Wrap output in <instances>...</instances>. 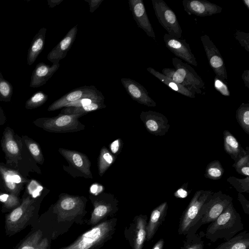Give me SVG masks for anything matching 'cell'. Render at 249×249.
<instances>
[{
  "label": "cell",
  "mask_w": 249,
  "mask_h": 249,
  "mask_svg": "<svg viewBox=\"0 0 249 249\" xmlns=\"http://www.w3.org/2000/svg\"><path fill=\"white\" fill-rule=\"evenodd\" d=\"M227 181L238 193H249V177H246L244 178H239L235 177H230L227 178Z\"/></svg>",
  "instance_id": "cell-36"
},
{
  "label": "cell",
  "mask_w": 249,
  "mask_h": 249,
  "mask_svg": "<svg viewBox=\"0 0 249 249\" xmlns=\"http://www.w3.org/2000/svg\"><path fill=\"white\" fill-rule=\"evenodd\" d=\"M77 25L71 28L62 40L49 52L47 58L53 64L59 63L64 58L76 38Z\"/></svg>",
  "instance_id": "cell-20"
},
{
  "label": "cell",
  "mask_w": 249,
  "mask_h": 249,
  "mask_svg": "<svg viewBox=\"0 0 249 249\" xmlns=\"http://www.w3.org/2000/svg\"><path fill=\"white\" fill-rule=\"evenodd\" d=\"M155 15L168 34L180 38L182 30L174 12L163 0H152Z\"/></svg>",
  "instance_id": "cell-10"
},
{
  "label": "cell",
  "mask_w": 249,
  "mask_h": 249,
  "mask_svg": "<svg viewBox=\"0 0 249 249\" xmlns=\"http://www.w3.org/2000/svg\"><path fill=\"white\" fill-rule=\"evenodd\" d=\"M106 107L104 101H96L89 105L78 107H65L61 110L60 114H85L88 112Z\"/></svg>",
  "instance_id": "cell-29"
},
{
  "label": "cell",
  "mask_w": 249,
  "mask_h": 249,
  "mask_svg": "<svg viewBox=\"0 0 249 249\" xmlns=\"http://www.w3.org/2000/svg\"><path fill=\"white\" fill-rule=\"evenodd\" d=\"M85 114H60L53 117L37 118L33 124L44 130L53 133H68L83 130L85 125L79 119Z\"/></svg>",
  "instance_id": "cell-3"
},
{
  "label": "cell",
  "mask_w": 249,
  "mask_h": 249,
  "mask_svg": "<svg viewBox=\"0 0 249 249\" xmlns=\"http://www.w3.org/2000/svg\"><path fill=\"white\" fill-rule=\"evenodd\" d=\"M128 5L138 26L143 30L148 36L156 39V35L148 17L143 0H129Z\"/></svg>",
  "instance_id": "cell-18"
},
{
  "label": "cell",
  "mask_w": 249,
  "mask_h": 249,
  "mask_svg": "<svg viewBox=\"0 0 249 249\" xmlns=\"http://www.w3.org/2000/svg\"><path fill=\"white\" fill-rule=\"evenodd\" d=\"M121 82L133 100L149 107L157 106L156 102L149 95L146 89L138 82L128 78H122Z\"/></svg>",
  "instance_id": "cell-17"
},
{
  "label": "cell",
  "mask_w": 249,
  "mask_h": 249,
  "mask_svg": "<svg viewBox=\"0 0 249 249\" xmlns=\"http://www.w3.org/2000/svg\"><path fill=\"white\" fill-rule=\"evenodd\" d=\"M115 159L106 146L102 147L98 158V173L101 177L111 165Z\"/></svg>",
  "instance_id": "cell-33"
},
{
  "label": "cell",
  "mask_w": 249,
  "mask_h": 249,
  "mask_svg": "<svg viewBox=\"0 0 249 249\" xmlns=\"http://www.w3.org/2000/svg\"><path fill=\"white\" fill-rule=\"evenodd\" d=\"M209 65L216 75L224 81L228 79L226 67L219 51L207 35L200 36Z\"/></svg>",
  "instance_id": "cell-14"
},
{
  "label": "cell",
  "mask_w": 249,
  "mask_h": 249,
  "mask_svg": "<svg viewBox=\"0 0 249 249\" xmlns=\"http://www.w3.org/2000/svg\"><path fill=\"white\" fill-rule=\"evenodd\" d=\"M140 116L147 130L155 136L165 135L170 126L166 117L160 112L142 111Z\"/></svg>",
  "instance_id": "cell-15"
},
{
  "label": "cell",
  "mask_w": 249,
  "mask_h": 249,
  "mask_svg": "<svg viewBox=\"0 0 249 249\" xmlns=\"http://www.w3.org/2000/svg\"><path fill=\"white\" fill-rule=\"evenodd\" d=\"M243 229L241 217L231 202L215 220L210 223L206 230L205 236L213 242L219 239L227 241Z\"/></svg>",
  "instance_id": "cell-1"
},
{
  "label": "cell",
  "mask_w": 249,
  "mask_h": 249,
  "mask_svg": "<svg viewBox=\"0 0 249 249\" xmlns=\"http://www.w3.org/2000/svg\"><path fill=\"white\" fill-rule=\"evenodd\" d=\"M83 98L104 101L102 93L94 86H84L74 89L53 102L48 108L52 111L64 107L67 104Z\"/></svg>",
  "instance_id": "cell-11"
},
{
  "label": "cell",
  "mask_w": 249,
  "mask_h": 249,
  "mask_svg": "<svg viewBox=\"0 0 249 249\" xmlns=\"http://www.w3.org/2000/svg\"><path fill=\"white\" fill-rule=\"evenodd\" d=\"M96 101L95 100L89 99V98H83L79 99L78 100H77L76 101L70 103L67 105L65 107H81L83 106H86L88 105H89L91 103H92L93 102Z\"/></svg>",
  "instance_id": "cell-45"
},
{
  "label": "cell",
  "mask_w": 249,
  "mask_h": 249,
  "mask_svg": "<svg viewBox=\"0 0 249 249\" xmlns=\"http://www.w3.org/2000/svg\"><path fill=\"white\" fill-rule=\"evenodd\" d=\"M47 29L41 28L34 36L27 53V61L29 66L36 60L39 54L42 51L45 44Z\"/></svg>",
  "instance_id": "cell-24"
},
{
  "label": "cell",
  "mask_w": 249,
  "mask_h": 249,
  "mask_svg": "<svg viewBox=\"0 0 249 249\" xmlns=\"http://www.w3.org/2000/svg\"><path fill=\"white\" fill-rule=\"evenodd\" d=\"M234 37L245 49L249 52V33L237 30L234 34Z\"/></svg>",
  "instance_id": "cell-42"
},
{
  "label": "cell",
  "mask_w": 249,
  "mask_h": 249,
  "mask_svg": "<svg viewBox=\"0 0 249 249\" xmlns=\"http://www.w3.org/2000/svg\"><path fill=\"white\" fill-rule=\"evenodd\" d=\"M60 67L59 63L48 65L43 62L36 65L33 71L30 86L32 88L40 87L52 77Z\"/></svg>",
  "instance_id": "cell-21"
},
{
  "label": "cell",
  "mask_w": 249,
  "mask_h": 249,
  "mask_svg": "<svg viewBox=\"0 0 249 249\" xmlns=\"http://www.w3.org/2000/svg\"><path fill=\"white\" fill-rule=\"evenodd\" d=\"M173 68H164L162 73L181 85L195 94H201L205 84L195 70L188 63L174 57L172 59Z\"/></svg>",
  "instance_id": "cell-2"
},
{
  "label": "cell",
  "mask_w": 249,
  "mask_h": 249,
  "mask_svg": "<svg viewBox=\"0 0 249 249\" xmlns=\"http://www.w3.org/2000/svg\"><path fill=\"white\" fill-rule=\"evenodd\" d=\"M213 249H249V232L247 231L239 232Z\"/></svg>",
  "instance_id": "cell-25"
},
{
  "label": "cell",
  "mask_w": 249,
  "mask_h": 249,
  "mask_svg": "<svg viewBox=\"0 0 249 249\" xmlns=\"http://www.w3.org/2000/svg\"><path fill=\"white\" fill-rule=\"evenodd\" d=\"M86 199L83 196L61 194L53 209L62 218H72L84 210Z\"/></svg>",
  "instance_id": "cell-12"
},
{
  "label": "cell",
  "mask_w": 249,
  "mask_h": 249,
  "mask_svg": "<svg viewBox=\"0 0 249 249\" xmlns=\"http://www.w3.org/2000/svg\"><path fill=\"white\" fill-rule=\"evenodd\" d=\"M123 143L120 139L114 141L109 145L111 153L116 158L119 154Z\"/></svg>",
  "instance_id": "cell-43"
},
{
  "label": "cell",
  "mask_w": 249,
  "mask_h": 249,
  "mask_svg": "<svg viewBox=\"0 0 249 249\" xmlns=\"http://www.w3.org/2000/svg\"><path fill=\"white\" fill-rule=\"evenodd\" d=\"M224 148L225 151L234 160L237 161L241 157L249 152L243 148L235 137L228 130L223 132Z\"/></svg>",
  "instance_id": "cell-23"
},
{
  "label": "cell",
  "mask_w": 249,
  "mask_h": 249,
  "mask_svg": "<svg viewBox=\"0 0 249 249\" xmlns=\"http://www.w3.org/2000/svg\"><path fill=\"white\" fill-rule=\"evenodd\" d=\"M0 202L7 209H15L21 203L18 196L1 192H0Z\"/></svg>",
  "instance_id": "cell-37"
},
{
  "label": "cell",
  "mask_w": 249,
  "mask_h": 249,
  "mask_svg": "<svg viewBox=\"0 0 249 249\" xmlns=\"http://www.w3.org/2000/svg\"><path fill=\"white\" fill-rule=\"evenodd\" d=\"M59 153L67 161L68 166H63V170L73 178H92L90 170L91 163L85 154L78 151L60 148Z\"/></svg>",
  "instance_id": "cell-6"
},
{
  "label": "cell",
  "mask_w": 249,
  "mask_h": 249,
  "mask_svg": "<svg viewBox=\"0 0 249 249\" xmlns=\"http://www.w3.org/2000/svg\"><path fill=\"white\" fill-rule=\"evenodd\" d=\"M48 96L42 91L35 93L26 102L25 107L28 109H32L40 107L47 100Z\"/></svg>",
  "instance_id": "cell-38"
},
{
  "label": "cell",
  "mask_w": 249,
  "mask_h": 249,
  "mask_svg": "<svg viewBox=\"0 0 249 249\" xmlns=\"http://www.w3.org/2000/svg\"><path fill=\"white\" fill-rule=\"evenodd\" d=\"M0 145L5 154L6 166L15 169L22 160L23 142L21 138L15 134L10 127L6 126L2 133Z\"/></svg>",
  "instance_id": "cell-8"
},
{
  "label": "cell",
  "mask_w": 249,
  "mask_h": 249,
  "mask_svg": "<svg viewBox=\"0 0 249 249\" xmlns=\"http://www.w3.org/2000/svg\"><path fill=\"white\" fill-rule=\"evenodd\" d=\"M21 139L35 161L42 165L44 162V158L39 145L26 135H22Z\"/></svg>",
  "instance_id": "cell-31"
},
{
  "label": "cell",
  "mask_w": 249,
  "mask_h": 249,
  "mask_svg": "<svg viewBox=\"0 0 249 249\" xmlns=\"http://www.w3.org/2000/svg\"><path fill=\"white\" fill-rule=\"evenodd\" d=\"M213 193L211 190H203L196 192L180 217L178 228L179 234L186 235L200 221L202 206Z\"/></svg>",
  "instance_id": "cell-4"
},
{
  "label": "cell",
  "mask_w": 249,
  "mask_h": 249,
  "mask_svg": "<svg viewBox=\"0 0 249 249\" xmlns=\"http://www.w3.org/2000/svg\"><path fill=\"white\" fill-rule=\"evenodd\" d=\"M188 183L186 182L182 184L176 192H174V196L177 198H184L188 196L190 191L188 190Z\"/></svg>",
  "instance_id": "cell-44"
},
{
  "label": "cell",
  "mask_w": 249,
  "mask_h": 249,
  "mask_svg": "<svg viewBox=\"0 0 249 249\" xmlns=\"http://www.w3.org/2000/svg\"><path fill=\"white\" fill-rule=\"evenodd\" d=\"M214 86L216 90L225 96H230V91L227 83L217 76L214 79Z\"/></svg>",
  "instance_id": "cell-41"
},
{
  "label": "cell",
  "mask_w": 249,
  "mask_h": 249,
  "mask_svg": "<svg viewBox=\"0 0 249 249\" xmlns=\"http://www.w3.org/2000/svg\"><path fill=\"white\" fill-rule=\"evenodd\" d=\"M36 200L30 196L23 199L20 204L6 215L7 232L16 233L24 228L33 215Z\"/></svg>",
  "instance_id": "cell-5"
},
{
  "label": "cell",
  "mask_w": 249,
  "mask_h": 249,
  "mask_svg": "<svg viewBox=\"0 0 249 249\" xmlns=\"http://www.w3.org/2000/svg\"><path fill=\"white\" fill-rule=\"evenodd\" d=\"M6 119V118L4 111L0 107V126L5 124Z\"/></svg>",
  "instance_id": "cell-51"
},
{
  "label": "cell",
  "mask_w": 249,
  "mask_h": 249,
  "mask_svg": "<svg viewBox=\"0 0 249 249\" xmlns=\"http://www.w3.org/2000/svg\"><path fill=\"white\" fill-rule=\"evenodd\" d=\"M235 116L240 126L249 135V104H241L236 110Z\"/></svg>",
  "instance_id": "cell-34"
},
{
  "label": "cell",
  "mask_w": 249,
  "mask_h": 249,
  "mask_svg": "<svg viewBox=\"0 0 249 249\" xmlns=\"http://www.w3.org/2000/svg\"><path fill=\"white\" fill-rule=\"evenodd\" d=\"M147 71L172 90L189 98H195L196 97V94L191 92L183 86L176 83L169 77L166 76L154 68L148 67L147 68Z\"/></svg>",
  "instance_id": "cell-26"
},
{
  "label": "cell",
  "mask_w": 249,
  "mask_h": 249,
  "mask_svg": "<svg viewBox=\"0 0 249 249\" xmlns=\"http://www.w3.org/2000/svg\"><path fill=\"white\" fill-rule=\"evenodd\" d=\"M245 86L249 89V70H244L241 75Z\"/></svg>",
  "instance_id": "cell-48"
},
{
  "label": "cell",
  "mask_w": 249,
  "mask_h": 249,
  "mask_svg": "<svg viewBox=\"0 0 249 249\" xmlns=\"http://www.w3.org/2000/svg\"><path fill=\"white\" fill-rule=\"evenodd\" d=\"M164 245V240L161 238L160 239L153 247L152 249H163Z\"/></svg>",
  "instance_id": "cell-50"
},
{
  "label": "cell",
  "mask_w": 249,
  "mask_h": 249,
  "mask_svg": "<svg viewBox=\"0 0 249 249\" xmlns=\"http://www.w3.org/2000/svg\"><path fill=\"white\" fill-rule=\"evenodd\" d=\"M224 172V169L220 162L214 160L207 165L204 176L206 178L218 180L222 177Z\"/></svg>",
  "instance_id": "cell-35"
},
{
  "label": "cell",
  "mask_w": 249,
  "mask_h": 249,
  "mask_svg": "<svg viewBox=\"0 0 249 249\" xmlns=\"http://www.w3.org/2000/svg\"><path fill=\"white\" fill-rule=\"evenodd\" d=\"M168 210V203L165 201L157 207L151 212L150 218L147 223L146 231V240L149 241L156 233L160 226L164 221L167 215Z\"/></svg>",
  "instance_id": "cell-22"
},
{
  "label": "cell",
  "mask_w": 249,
  "mask_h": 249,
  "mask_svg": "<svg viewBox=\"0 0 249 249\" xmlns=\"http://www.w3.org/2000/svg\"><path fill=\"white\" fill-rule=\"evenodd\" d=\"M231 202L232 197L223 194L222 191L213 193L202 206V217L196 225L200 227L211 223L223 212Z\"/></svg>",
  "instance_id": "cell-9"
},
{
  "label": "cell",
  "mask_w": 249,
  "mask_h": 249,
  "mask_svg": "<svg viewBox=\"0 0 249 249\" xmlns=\"http://www.w3.org/2000/svg\"><path fill=\"white\" fill-rule=\"evenodd\" d=\"M163 40L166 47L176 56L185 61L187 63L197 66V62L192 52L189 44L185 39L178 38L175 36L165 34Z\"/></svg>",
  "instance_id": "cell-16"
},
{
  "label": "cell",
  "mask_w": 249,
  "mask_h": 249,
  "mask_svg": "<svg viewBox=\"0 0 249 249\" xmlns=\"http://www.w3.org/2000/svg\"><path fill=\"white\" fill-rule=\"evenodd\" d=\"M243 2L247 8L249 9V0H243Z\"/></svg>",
  "instance_id": "cell-52"
},
{
  "label": "cell",
  "mask_w": 249,
  "mask_h": 249,
  "mask_svg": "<svg viewBox=\"0 0 249 249\" xmlns=\"http://www.w3.org/2000/svg\"><path fill=\"white\" fill-rule=\"evenodd\" d=\"M186 235L183 244L179 249H204V231L198 233L189 231Z\"/></svg>",
  "instance_id": "cell-32"
},
{
  "label": "cell",
  "mask_w": 249,
  "mask_h": 249,
  "mask_svg": "<svg viewBox=\"0 0 249 249\" xmlns=\"http://www.w3.org/2000/svg\"><path fill=\"white\" fill-rule=\"evenodd\" d=\"M182 5L187 13L198 17L211 16L222 10L220 6L205 0H183Z\"/></svg>",
  "instance_id": "cell-19"
},
{
  "label": "cell",
  "mask_w": 249,
  "mask_h": 249,
  "mask_svg": "<svg viewBox=\"0 0 249 249\" xmlns=\"http://www.w3.org/2000/svg\"><path fill=\"white\" fill-rule=\"evenodd\" d=\"M29 180L18 170L9 168L0 162V187L7 193L18 196Z\"/></svg>",
  "instance_id": "cell-13"
},
{
  "label": "cell",
  "mask_w": 249,
  "mask_h": 249,
  "mask_svg": "<svg viewBox=\"0 0 249 249\" xmlns=\"http://www.w3.org/2000/svg\"><path fill=\"white\" fill-rule=\"evenodd\" d=\"M84 1L88 3L89 12L92 13L99 7L104 0H84Z\"/></svg>",
  "instance_id": "cell-47"
},
{
  "label": "cell",
  "mask_w": 249,
  "mask_h": 249,
  "mask_svg": "<svg viewBox=\"0 0 249 249\" xmlns=\"http://www.w3.org/2000/svg\"><path fill=\"white\" fill-rule=\"evenodd\" d=\"M13 94V87L0 73V101L9 102Z\"/></svg>",
  "instance_id": "cell-39"
},
{
  "label": "cell",
  "mask_w": 249,
  "mask_h": 249,
  "mask_svg": "<svg viewBox=\"0 0 249 249\" xmlns=\"http://www.w3.org/2000/svg\"><path fill=\"white\" fill-rule=\"evenodd\" d=\"M64 0H48V5L50 8H54L59 5Z\"/></svg>",
  "instance_id": "cell-49"
},
{
  "label": "cell",
  "mask_w": 249,
  "mask_h": 249,
  "mask_svg": "<svg viewBox=\"0 0 249 249\" xmlns=\"http://www.w3.org/2000/svg\"><path fill=\"white\" fill-rule=\"evenodd\" d=\"M94 206L91 214L90 223L95 224L104 217L111 209V204L104 200L95 199L93 202Z\"/></svg>",
  "instance_id": "cell-30"
},
{
  "label": "cell",
  "mask_w": 249,
  "mask_h": 249,
  "mask_svg": "<svg viewBox=\"0 0 249 249\" xmlns=\"http://www.w3.org/2000/svg\"><path fill=\"white\" fill-rule=\"evenodd\" d=\"M232 167L238 174L249 177V152L235 161Z\"/></svg>",
  "instance_id": "cell-40"
},
{
  "label": "cell",
  "mask_w": 249,
  "mask_h": 249,
  "mask_svg": "<svg viewBox=\"0 0 249 249\" xmlns=\"http://www.w3.org/2000/svg\"><path fill=\"white\" fill-rule=\"evenodd\" d=\"M42 232L37 230L26 238L17 249H47L49 241L47 238L42 239Z\"/></svg>",
  "instance_id": "cell-28"
},
{
  "label": "cell",
  "mask_w": 249,
  "mask_h": 249,
  "mask_svg": "<svg viewBox=\"0 0 249 249\" xmlns=\"http://www.w3.org/2000/svg\"><path fill=\"white\" fill-rule=\"evenodd\" d=\"M237 199L240 202L244 213L249 214V201L246 199L242 193H238Z\"/></svg>",
  "instance_id": "cell-46"
},
{
  "label": "cell",
  "mask_w": 249,
  "mask_h": 249,
  "mask_svg": "<svg viewBox=\"0 0 249 249\" xmlns=\"http://www.w3.org/2000/svg\"><path fill=\"white\" fill-rule=\"evenodd\" d=\"M112 230L111 220L102 222L83 233L72 244L61 249H90L103 243Z\"/></svg>",
  "instance_id": "cell-7"
},
{
  "label": "cell",
  "mask_w": 249,
  "mask_h": 249,
  "mask_svg": "<svg viewBox=\"0 0 249 249\" xmlns=\"http://www.w3.org/2000/svg\"><path fill=\"white\" fill-rule=\"evenodd\" d=\"M147 220V216L146 215H140L136 218L133 240V249H142L143 247L146 237Z\"/></svg>",
  "instance_id": "cell-27"
}]
</instances>
